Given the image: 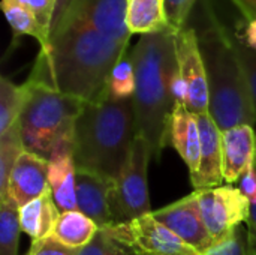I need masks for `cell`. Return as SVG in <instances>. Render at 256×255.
Wrapping results in <instances>:
<instances>
[{
    "label": "cell",
    "mask_w": 256,
    "mask_h": 255,
    "mask_svg": "<svg viewBox=\"0 0 256 255\" xmlns=\"http://www.w3.org/2000/svg\"><path fill=\"white\" fill-rule=\"evenodd\" d=\"M129 44L112 39L88 26L60 29L40 48L28 80L84 102L108 96V80Z\"/></svg>",
    "instance_id": "obj_1"
},
{
    "label": "cell",
    "mask_w": 256,
    "mask_h": 255,
    "mask_svg": "<svg viewBox=\"0 0 256 255\" xmlns=\"http://www.w3.org/2000/svg\"><path fill=\"white\" fill-rule=\"evenodd\" d=\"M176 30L141 36L132 48L138 131L150 144L156 159L170 140V123L177 105L172 96V80L178 72Z\"/></svg>",
    "instance_id": "obj_2"
},
{
    "label": "cell",
    "mask_w": 256,
    "mask_h": 255,
    "mask_svg": "<svg viewBox=\"0 0 256 255\" xmlns=\"http://www.w3.org/2000/svg\"><path fill=\"white\" fill-rule=\"evenodd\" d=\"M140 135L134 98L86 102L76 123L72 155L80 171L116 180Z\"/></svg>",
    "instance_id": "obj_3"
},
{
    "label": "cell",
    "mask_w": 256,
    "mask_h": 255,
    "mask_svg": "<svg viewBox=\"0 0 256 255\" xmlns=\"http://www.w3.org/2000/svg\"><path fill=\"white\" fill-rule=\"evenodd\" d=\"M206 26L196 29L208 83V114L224 132L238 125L256 123L246 74L232 44L231 32L219 21L210 3Z\"/></svg>",
    "instance_id": "obj_4"
},
{
    "label": "cell",
    "mask_w": 256,
    "mask_h": 255,
    "mask_svg": "<svg viewBox=\"0 0 256 255\" xmlns=\"http://www.w3.org/2000/svg\"><path fill=\"white\" fill-rule=\"evenodd\" d=\"M27 83L30 96L20 117L26 150L46 161L72 153L75 123L86 102L44 84Z\"/></svg>",
    "instance_id": "obj_5"
},
{
    "label": "cell",
    "mask_w": 256,
    "mask_h": 255,
    "mask_svg": "<svg viewBox=\"0 0 256 255\" xmlns=\"http://www.w3.org/2000/svg\"><path fill=\"white\" fill-rule=\"evenodd\" d=\"M153 150L142 135L134 141L122 174L114 180L110 206L112 224H123L152 213L147 171Z\"/></svg>",
    "instance_id": "obj_6"
},
{
    "label": "cell",
    "mask_w": 256,
    "mask_h": 255,
    "mask_svg": "<svg viewBox=\"0 0 256 255\" xmlns=\"http://www.w3.org/2000/svg\"><path fill=\"white\" fill-rule=\"evenodd\" d=\"M202 222L208 230L213 246L230 240L236 230L248 222L250 213V201L238 188L216 186L194 191Z\"/></svg>",
    "instance_id": "obj_7"
},
{
    "label": "cell",
    "mask_w": 256,
    "mask_h": 255,
    "mask_svg": "<svg viewBox=\"0 0 256 255\" xmlns=\"http://www.w3.org/2000/svg\"><path fill=\"white\" fill-rule=\"evenodd\" d=\"M105 228L112 237L132 248L138 255H200L158 222L152 213Z\"/></svg>",
    "instance_id": "obj_8"
},
{
    "label": "cell",
    "mask_w": 256,
    "mask_h": 255,
    "mask_svg": "<svg viewBox=\"0 0 256 255\" xmlns=\"http://www.w3.org/2000/svg\"><path fill=\"white\" fill-rule=\"evenodd\" d=\"M176 50L178 72L188 87L186 108L195 116L208 113L207 72L195 27L186 24L176 30Z\"/></svg>",
    "instance_id": "obj_9"
},
{
    "label": "cell",
    "mask_w": 256,
    "mask_h": 255,
    "mask_svg": "<svg viewBox=\"0 0 256 255\" xmlns=\"http://www.w3.org/2000/svg\"><path fill=\"white\" fill-rule=\"evenodd\" d=\"M126 2L128 0H74L57 32L69 26H88L112 39L129 44L132 35L126 26Z\"/></svg>",
    "instance_id": "obj_10"
},
{
    "label": "cell",
    "mask_w": 256,
    "mask_h": 255,
    "mask_svg": "<svg viewBox=\"0 0 256 255\" xmlns=\"http://www.w3.org/2000/svg\"><path fill=\"white\" fill-rule=\"evenodd\" d=\"M152 215L196 252L204 254L213 248L212 236L202 222L194 192L159 210H153Z\"/></svg>",
    "instance_id": "obj_11"
},
{
    "label": "cell",
    "mask_w": 256,
    "mask_h": 255,
    "mask_svg": "<svg viewBox=\"0 0 256 255\" xmlns=\"http://www.w3.org/2000/svg\"><path fill=\"white\" fill-rule=\"evenodd\" d=\"M196 120L201 135V156L198 170L190 174L195 191L216 188L224 182L222 131L208 113L198 114Z\"/></svg>",
    "instance_id": "obj_12"
},
{
    "label": "cell",
    "mask_w": 256,
    "mask_h": 255,
    "mask_svg": "<svg viewBox=\"0 0 256 255\" xmlns=\"http://www.w3.org/2000/svg\"><path fill=\"white\" fill-rule=\"evenodd\" d=\"M50 162L30 152H24L16 161L8 186V197H10L18 207L42 197L50 191L48 182Z\"/></svg>",
    "instance_id": "obj_13"
},
{
    "label": "cell",
    "mask_w": 256,
    "mask_h": 255,
    "mask_svg": "<svg viewBox=\"0 0 256 255\" xmlns=\"http://www.w3.org/2000/svg\"><path fill=\"white\" fill-rule=\"evenodd\" d=\"M224 182L236 183L256 165V134L254 126L238 125L222 132Z\"/></svg>",
    "instance_id": "obj_14"
},
{
    "label": "cell",
    "mask_w": 256,
    "mask_h": 255,
    "mask_svg": "<svg viewBox=\"0 0 256 255\" xmlns=\"http://www.w3.org/2000/svg\"><path fill=\"white\" fill-rule=\"evenodd\" d=\"M114 180L94 173L76 170V207L98 224L99 228L112 225L111 191Z\"/></svg>",
    "instance_id": "obj_15"
},
{
    "label": "cell",
    "mask_w": 256,
    "mask_h": 255,
    "mask_svg": "<svg viewBox=\"0 0 256 255\" xmlns=\"http://www.w3.org/2000/svg\"><path fill=\"white\" fill-rule=\"evenodd\" d=\"M170 140L194 174L200 167L201 135L196 116L184 105H176L170 123Z\"/></svg>",
    "instance_id": "obj_16"
},
{
    "label": "cell",
    "mask_w": 256,
    "mask_h": 255,
    "mask_svg": "<svg viewBox=\"0 0 256 255\" xmlns=\"http://www.w3.org/2000/svg\"><path fill=\"white\" fill-rule=\"evenodd\" d=\"M126 26L130 35H153L174 29L166 14L165 0H128Z\"/></svg>",
    "instance_id": "obj_17"
},
{
    "label": "cell",
    "mask_w": 256,
    "mask_h": 255,
    "mask_svg": "<svg viewBox=\"0 0 256 255\" xmlns=\"http://www.w3.org/2000/svg\"><path fill=\"white\" fill-rule=\"evenodd\" d=\"M48 182L54 201L60 212L78 210L76 207V165L70 152L52 158Z\"/></svg>",
    "instance_id": "obj_18"
},
{
    "label": "cell",
    "mask_w": 256,
    "mask_h": 255,
    "mask_svg": "<svg viewBox=\"0 0 256 255\" xmlns=\"http://www.w3.org/2000/svg\"><path fill=\"white\" fill-rule=\"evenodd\" d=\"M60 213L50 189L42 197L20 207L21 230L33 240L44 239L52 233Z\"/></svg>",
    "instance_id": "obj_19"
},
{
    "label": "cell",
    "mask_w": 256,
    "mask_h": 255,
    "mask_svg": "<svg viewBox=\"0 0 256 255\" xmlns=\"http://www.w3.org/2000/svg\"><path fill=\"white\" fill-rule=\"evenodd\" d=\"M99 231V227L94 221L86 216L80 210L62 212L56 227L51 233L62 243L72 248H84L92 242V239Z\"/></svg>",
    "instance_id": "obj_20"
},
{
    "label": "cell",
    "mask_w": 256,
    "mask_h": 255,
    "mask_svg": "<svg viewBox=\"0 0 256 255\" xmlns=\"http://www.w3.org/2000/svg\"><path fill=\"white\" fill-rule=\"evenodd\" d=\"M30 86L26 81L24 84H14L6 77L0 80V134L6 132L14 126L28 101Z\"/></svg>",
    "instance_id": "obj_21"
},
{
    "label": "cell",
    "mask_w": 256,
    "mask_h": 255,
    "mask_svg": "<svg viewBox=\"0 0 256 255\" xmlns=\"http://www.w3.org/2000/svg\"><path fill=\"white\" fill-rule=\"evenodd\" d=\"M24 152L26 147L21 137V128L18 120L6 132L0 134V200L8 198L10 173Z\"/></svg>",
    "instance_id": "obj_22"
},
{
    "label": "cell",
    "mask_w": 256,
    "mask_h": 255,
    "mask_svg": "<svg viewBox=\"0 0 256 255\" xmlns=\"http://www.w3.org/2000/svg\"><path fill=\"white\" fill-rule=\"evenodd\" d=\"M2 9H3V14L6 17L10 29L14 30V33L16 36L18 35L32 36L40 44V48L48 45L50 33L39 23V20L34 17V14H32L28 9H26L16 3H8V2H2Z\"/></svg>",
    "instance_id": "obj_23"
},
{
    "label": "cell",
    "mask_w": 256,
    "mask_h": 255,
    "mask_svg": "<svg viewBox=\"0 0 256 255\" xmlns=\"http://www.w3.org/2000/svg\"><path fill=\"white\" fill-rule=\"evenodd\" d=\"M21 231L18 204L10 197L0 200V255L18 254Z\"/></svg>",
    "instance_id": "obj_24"
},
{
    "label": "cell",
    "mask_w": 256,
    "mask_h": 255,
    "mask_svg": "<svg viewBox=\"0 0 256 255\" xmlns=\"http://www.w3.org/2000/svg\"><path fill=\"white\" fill-rule=\"evenodd\" d=\"M136 75L132 50H128L116 63L108 80V96L112 99H130L135 95Z\"/></svg>",
    "instance_id": "obj_25"
},
{
    "label": "cell",
    "mask_w": 256,
    "mask_h": 255,
    "mask_svg": "<svg viewBox=\"0 0 256 255\" xmlns=\"http://www.w3.org/2000/svg\"><path fill=\"white\" fill-rule=\"evenodd\" d=\"M78 255H138L132 248L112 237L106 228H99L88 245L81 248Z\"/></svg>",
    "instance_id": "obj_26"
},
{
    "label": "cell",
    "mask_w": 256,
    "mask_h": 255,
    "mask_svg": "<svg viewBox=\"0 0 256 255\" xmlns=\"http://www.w3.org/2000/svg\"><path fill=\"white\" fill-rule=\"evenodd\" d=\"M232 38V44L234 48L237 51V56L240 59V63L243 66V71L246 74L248 78V84H249V90H250V96H252V104H254V110L256 114V50L248 47L238 36L237 33H231Z\"/></svg>",
    "instance_id": "obj_27"
},
{
    "label": "cell",
    "mask_w": 256,
    "mask_h": 255,
    "mask_svg": "<svg viewBox=\"0 0 256 255\" xmlns=\"http://www.w3.org/2000/svg\"><path fill=\"white\" fill-rule=\"evenodd\" d=\"M200 255H250L249 252V234L248 228L238 227L234 233V236L213 248H210L207 252Z\"/></svg>",
    "instance_id": "obj_28"
},
{
    "label": "cell",
    "mask_w": 256,
    "mask_h": 255,
    "mask_svg": "<svg viewBox=\"0 0 256 255\" xmlns=\"http://www.w3.org/2000/svg\"><path fill=\"white\" fill-rule=\"evenodd\" d=\"M80 251L81 248L68 246L50 234L44 239L33 240L27 255H78Z\"/></svg>",
    "instance_id": "obj_29"
},
{
    "label": "cell",
    "mask_w": 256,
    "mask_h": 255,
    "mask_svg": "<svg viewBox=\"0 0 256 255\" xmlns=\"http://www.w3.org/2000/svg\"><path fill=\"white\" fill-rule=\"evenodd\" d=\"M198 0H165L166 14L170 23L174 29H182L188 24L192 9L195 8Z\"/></svg>",
    "instance_id": "obj_30"
},
{
    "label": "cell",
    "mask_w": 256,
    "mask_h": 255,
    "mask_svg": "<svg viewBox=\"0 0 256 255\" xmlns=\"http://www.w3.org/2000/svg\"><path fill=\"white\" fill-rule=\"evenodd\" d=\"M2 2L16 3V5L28 9L32 14H34V17L39 20V23L50 33V21H51V15H52L54 0H2Z\"/></svg>",
    "instance_id": "obj_31"
},
{
    "label": "cell",
    "mask_w": 256,
    "mask_h": 255,
    "mask_svg": "<svg viewBox=\"0 0 256 255\" xmlns=\"http://www.w3.org/2000/svg\"><path fill=\"white\" fill-rule=\"evenodd\" d=\"M242 194L250 201V206H256V165L249 168L238 180Z\"/></svg>",
    "instance_id": "obj_32"
},
{
    "label": "cell",
    "mask_w": 256,
    "mask_h": 255,
    "mask_svg": "<svg viewBox=\"0 0 256 255\" xmlns=\"http://www.w3.org/2000/svg\"><path fill=\"white\" fill-rule=\"evenodd\" d=\"M72 3H74V0H54L52 15H51V21H50V38L57 32V29L63 23Z\"/></svg>",
    "instance_id": "obj_33"
},
{
    "label": "cell",
    "mask_w": 256,
    "mask_h": 255,
    "mask_svg": "<svg viewBox=\"0 0 256 255\" xmlns=\"http://www.w3.org/2000/svg\"><path fill=\"white\" fill-rule=\"evenodd\" d=\"M236 33L248 47L256 50V18L246 20V24L243 26L242 32H236Z\"/></svg>",
    "instance_id": "obj_34"
},
{
    "label": "cell",
    "mask_w": 256,
    "mask_h": 255,
    "mask_svg": "<svg viewBox=\"0 0 256 255\" xmlns=\"http://www.w3.org/2000/svg\"><path fill=\"white\" fill-rule=\"evenodd\" d=\"M246 225L249 234V252L250 255H256V206H250V213Z\"/></svg>",
    "instance_id": "obj_35"
},
{
    "label": "cell",
    "mask_w": 256,
    "mask_h": 255,
    "mask_svg": "<svg viewBox=\"0 0 256 255\" xmlns=\"http://www.w3.org/2000/svg\"><path fill=\"white\" fill-rule=\"evenodd\" d=\"M246 20L256 18V0H232Z\"/></svg>",
    "instance_id": "obj_36"
}]
</instances>
